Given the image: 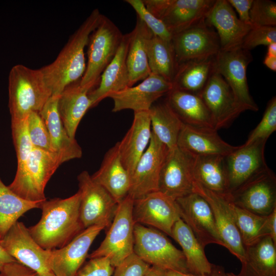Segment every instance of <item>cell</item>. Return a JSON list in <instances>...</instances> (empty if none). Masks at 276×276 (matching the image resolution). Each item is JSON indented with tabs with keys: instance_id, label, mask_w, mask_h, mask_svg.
<instances>
[{
	"instance_id": "6da1fadb",
	"label": "cell",
	"mask_w": 276,
	"mask_h": 276,
	"mask_svg": "<svg viewBox=\"0 0 276 276\" xmlns=\"http://www.w3.org/2000/svg\"><path fill=\"white\" fill-rule=\"evenodd\" d=\"M80 199L78 191L70 197L46 199L42 202L40 219L28 229L43 249L61 248L85 229L80 218Z\"/></svg>"
},
{
	"instance_id": "7a4b0ae2",
	"label": "cell",
	"mask_w": 276,
	"mask_h": 276,
	"mask_svg": "<svg viewBox=\"0 0 276 276\" xmlns=\"http://www.w3.org/2000/svg\"><path fill=\"white\" fill-rule=\"evenodd\" d=\"M102 15L98 9L94 10L70 36L55 60L39 68L52 95L59 96L65 87L82 77L86 66L84 49Z\"/></svg>"
},
{
	"instance_id": "3957f363",
	"label": "cell",
	"mask_w": 276,
	"mask_h": 276,
	"mask_svg": "<svg viewBox=\"0 0 276 276\" xmlns=\"http://www.w3.org/2000/svg\"><path fill=\"white\" fill-rule=\"evenodd\" d=\"M9 108L11 120H22L42 109L52 92L40 69L14 65L8 78Z\"/></svg>"
},
{
	"instance_id": "277c9868",
	"label": "cell",
	"mask_w": 276,
	"mask_h": 276,
	"mask_svg": "<svg viewBox=\"0 0 276 276\" xmlns=\"http://www.w3.org/2000/svg\"><path fill=\"white\" fill-rule=\"evenodd\" d=\"M62 163L58 153L34 148L27 158L17 164L15 176L8 187L26 200L43 202L47 199L46 185Z\"/></svg>"
},
{
	"instance_id": "5b68a950",
	"label": "cell",
	"mask_w": 276,
	"mask_h": 276,
	"mask_svg": "<svg viewBox=\"0 0 276 276\" xmlns=\"http://www.w3.org/2000/svg\"><path fill=\"white\" fill-rule=\"evenodd\" d=\"M123 36L119 28L103 15L88 39L87 63L79 81L82 88L90 91L97 86L101 74L114 57Z\"/></svg>"
},
{
	"instance_id": "8992f818",
	"label": "cell",
	"mask_w": 276,
	"mask_h": 276,
	"mask_svg": "<svg viewBox=\"0 0 276 276\" xmlns=\"http://www.w3.org/2000/svg\"><path fill=\"white\" fill-rule=\"evenodd\" d=\"M133 253L143 261L165 270L189 273L181 250L159 230L135 223Z\"/></svg>"
},
{
	"instance_id": "52a82bcc",
	"label": "cell",
	"mask_w": 276,
	"mask_h": 276,
	"mask_svg": "<svg viewBox=\"0 0 276 276\" xmlns=\"http://www.w3.org/2000/svg\"><path fill=\"white\" fill-rule=\"evenodd\" d=\"M133 199L127 195L118 204L106 235L100 246L90 254L89 259L105 257L116 267L133 254Z\"/></svg>"
},
{
	"instance_id": "ba28073f",
	"label": "cell",
	"mask_w": 276,
	"mask_h": 276,
	"mask_svg": "<svg viewBox=\"0 0 276 276\" xmlns=\"http://www.w3.org/2000/svg\"><path fill=\"white\" fill-rule=\"evenodd\" d=\"M80 194L79 213L84 228L101 225L108 228L119 203L103 187L95 182L86 171L78 177Z\"/></svg>"
},
{
	"instance_id": "9c48e42d",
	"label": "cell",
	"mask_w": 276,
	"mask_h": 276,
	"mask_svg": "<svg viewBox=\"0 0 276 276\" xmlns=\"http://www.w3.org/2000/svg\"><path fill=\"white\" fill-rule=\"evenodd\" d=\"M252 59L250 51L242 48L220 50L213 59L214 72L224 78L231 87L236 102L244 111L259 110L250 95L247 81V66Z\"/></svg>"
},
{
	"instance_id": "30bf717a",
	"label": "cell",
	"mask_w": 276,
	"mask_h": 276,
	"mask_svg": "<svg viewBox=\"0 0 276 276\" xmlns=\"http://www.w3.org/2000/svg\"><path fill=\"white\" fill-rule=\"evenodd\" d=\"M216 0H143L172 34L205 19Z\"/></svg>"
},
{
	"instance_id": "8fae6325",
	"label": "cell",
	"mask_w": 276,
	"mask_h": 276,
	"mask_svg": "<svg viewBox=\"0 0 276 276\" xmlns=\"http://www.w3.org/2000/svg\"><path fill=\"white\" fill-rule=\"evenodd\" d=\"M235 205L260 216L276 209V177L268 167L226 196Z\"/></svg>"
},
{
	"instance_id": "7c38bea8",
	"label": "cell",
	"mask_w": 276,
	"mask_h": 276,
	"mask_svg": "<svg viewBox=\"0 0 276 276\" xmlns=\"http://www.w3.org/2000/svg\"><path fill=\"white\" fill-rule=\"evenodd\" d=\"M171 43L178 65L214 57L220 50L218 35L205 19L173 34Z\"/></svg>"
},
{
	"instance_id": "4fadbf2b",
	"label": "cell",
	"mask_w": 276,
	"mask_h": 276,
	"mask_svg": "<svg viewBox=\"0 0 276 276\" xmlns=\"http://www.w3.org/2000/svg\"><path fill=\"white\" fill-rule=\"evenodd\" d=\"M0 243L17 262L35 272H52V250L41 247L33 238L23 222L17 221L0 240Z\"/></svg>"
},
{
	"instance_id": "5bb4252c",
	"label": "cell",
	"mask_w": 276,
	"mask_h": 276,
	"mask_svg": "<svg viewBox=\"0 0 276 276\" xmlns=\"http://www.w3.org/2000/svg\"><path fill=\"white\" fill-rule=\"evenodd\" d=\"M195 157L177 146L169 149L162 168L158 191L172 199L194 192Z\"/></svg>"
},
{
	"instance_id": "9a60e30c",
	"label": "cell",
	"mask_w": 276,
	"mask_h": 276,
	"mask_svg": "<svg viewBox=\"0 0 276 276\" xmlns=\"http://www.w3.org/2000/svg\"><path fill=\"white\" fill-rule=\"evenodd\" d=\"M168 151L151 131L149 144L130 175L128 195L133 200L158 191L159 175Z\"/></svg>"
},
{
	"instance_id": "2e32d148",
	"label": "cell",
	"mask_w": 276,
	"mask_h": 276,
	"mask_svg": "<svg viewBox=\"0 0 276 276\" xmlns=\"http://www.w3.org/2000/svg\"><path fill=\"white\" fill-rule=\"evenodd\" d=\"M132 215L134 223L150 226L170 237L180 218L176 201L159 191L133 200Z\"/></svg>"
},
{
	"instance_id": "e0dca14e",
	"label": "cell",
	"mask_w": 276,
	"mask_h": 276,
	"mask_svg": "<svg viewBox=\"0 0 276 276\" xmlns=\"http://www.w3.org/2000/svg\"><path fill=\"white\" fill-rule=\"evenodd\" d=\"M175 201L180 218L189 226L203 248L212 243L224 246L211 208L203 197L193 192Z\"/></svg>"
},
{
	"instance_id": "ac0fdd59",
	"label": "cell",
	"mask_w": 276,
	"mask_h": 276,
	"mask_svg": "<svg viewBox=\"0 0 276 276\" xmlns=\"http://www.w3.org/2000/svg\"><path fill=\"white\" fill-rule=\"evenodd\" d=\"M194 192L200 195L210 205L224 247L242 263L245 248L236 225L232 203L226 196L216 194L196 181Z\"/></svg>"
},
{
	"instance_id": "d6986e66",
	"label": "cell",
	"mask_w": 276,
	"mask_h": 276,
	"mask_svg": "<svg viewBox=\"0 0 276 276\" xmlns=\"http://www.w3.org/2000/svg\"><path fill=\"white\" fill-rule=\"evenodd\" d=\"M173 89V85L163 77L151 73L141 83L111 94L114 112L130 109L134 112L149 111L152 105Z\"/></svg>"
},
{
	"instance_id": "ffe728a7",
	"label": "cell",
	"mask_w": 276,
	"mask_h": 276,
	"mask_svg": "<svg viewBox=\"0 0 276 276\" xmlns=\"http://www.w3.org/2000/svg\"><path fill=\"white\" fill-rule=\"evenodd\" d=\"M208 108L214 129L228 126L244 111L233 93L218 73L213 72L199 95Z\"/></svg>"
},
{
	"instance_id": "44dd1931",
	"label": "cell",
	"mask_w": 276,
	"mask_h": 276,
	"mask_svg": "<svg viewBox=\"0 0 276 276\" xmlns=\"http://www.w3.org/2000/svg\"><path fill=\"white\" fill-rule=\"evenodd\" d=\"M266 143L259 141L247 145L243 144L225 156L228 194L268 167L264 156Z\"/></svg>"
},
{
	"instance_id": "7402d4cb",
	"label": "cell",
	"mask_w": 276,
	"mask_h": 276,
	"mask_svg": "<svg viewBox=\"0 0 276 276\" xmlns=\"http://www.w3.org/2000/svg\"><path fill=\"white\" fill-rule=\"evenodd\" d=\"M105 227L94 225L85 228L68 243L52 250L51 270L56 276H76L94 240Z\"/></svg>"
},
{
	"instance_id": "603a6c76",
	"label": "cell",
	"mask_w": 276,
	"mask_h": 276,
	"mask_svg": "<svg viewBox=\"0 0 276 276\" xmlns=\"http://www.w3.org/2000/svg\"><path fill=\"white\" fill-rule=\"evenodd\" d=\"M205 21L216 31L220 50L223 51L241 48L244 37L252 28L239 19L227 0H216Z\"/></svg>"
},
{
	"instance_id": "cb8c5ba5",
	"label": "cell",
	"mask_w": 276,
	"mask_h": 276,
	"mask_svg": "<svg viewBox=\"0 0 276 276\" xmlns=\"http://www.w3.org/2000/svg\"><path fill=\"white\" fill-rule=\"evenodd\" d=\"M130 33L123 34L119 48L112 60L101 75L96 88L88 93L92 108L111 94L129 87V77L126 58Z\"/></svg>"
},
{
	"instance_id": "d4e9b609",
	"label": "cell",
	"mask_w": 276,
	"mask_h": 276,
	"mask_svg": "<svg viewBox=\"0 0 276 276\" xmlns=\"http://www.w3.org/2000/svg\"><path fill=\"white\" fill-rule=\"evenodd\" d=\"M177 146L195 157L218 155L226 156L238 148L223 141L213 128L196 127L183 124Z\"/></svg>"
},
{
	"instance_id": "484cf974",
	"label": "cell",
	"mask_w": 276,
	"mask_h": 276,
	"mask_svg": "<svg viewBox=\"0 0 276 276\" xmlns=\"http://www.w3.org/2000/svg\"><path fill=\"white\" fill-rule=\"evenodd\" d=\"M151 137L149 111L134 112L131 127L118 142L122 162L130 175L146 150Z\"/></svg>"
},
{
	"instance_id": "4316f807",
	"label": "cell",
	"mask_w": 276,
	"mask_h": 276,
	"mask_svg": "<svg viewBox=\"0 0 276 276\" xmlns=\"http://www.w3.org/2000/svg\"><path fill=\"white\" fill-rule=\"evenodd\" d=\"M91 177L107 191L118 203L128 195L130 177L122 162L118 143L106 153L100 168Z\"/></svg>"
},
{
	"instance_id": "83f0119b",
	"label": "cell",
	"mask_w": 276,
	"mask_h": 276,
	"mask_svg": "<svg viewBox=\"0 0 276 276\" xmlns=\"http://www.w3.org/2000/svg\"><path fill=\"white\" fill-rule=\"evenodd\" d=\"M59 96L52 95L39 114L48 130L53 149L61 156L63 163L80 158L82 151L76 139L68 135L63 125L58 109Z\"/></svg>"
},
{
	"instance_id": "f1b7e54d",
	"label": "cell",
	"mask_w": 276,
	"mask_h": 276,
	"mask_svg": "<svg viewBox=\"0 0 276 276\" xmlns=\"http://www.w3.org/2000/svg\"><path fill=\"white\" fill-rule=\"evenodd\" d=\"M166 96L167 102L183 124L214 129L210 111L199 95L173 88Z\"/></svg>"
},
{
	"instance_id": "f546056e",
	"label": "cell",
	"mask_w": 276,
	"mask_h": 276,
	"mask_svg": "<svg viewBox=\"0 0 276 276\" xmlns=\"http://www.w3.org/2000/svg\"><path fill=\"white\" fill-rule=\"evenodd\" d=\"M79 81L65 87L59 95L58 101V109L62 122L68 135L72 139H75L82 118L92 108L89 91L80 85Z\"/></svg>"
},
{
	"instance_id": "4dcf8cb0",
	"label": "cell",
	"mask_w": 276,
	"mask_h": 276,
	"mask_svg": "<svg viewBox=\"0 0 276 276\" xmlns=\"http://www.w3.org/2000/svg\"><path fill=\"white\" fill-rule=\"evenodd\" d=\"M153 33L137 17L133 30L130 32V40L126 58L129 77V87L146 79L150 74L147 44Z\"/></svg>"
},
{
	"instance_id": "1f68e13d",
	"label": "cell",
	"mask_w": 276,
	"mask_h": 276,
	"mask_svg": "<svg viewBox=\"0 0 276 276\" xmlns=\"http://www.w3.org/2000/svg\"><path fill=\"white\" fill-rule=\"evenodd\" d=\"M239 276H276V244L265 236L245 247Z\"/></svg>"
},
{
	"instance_id": "d6a6232c",
	"label": "cell",
	"mask_w": 276,
	"mask_h": 276,
	"mask_svg": "<svg viewBox=\"0 0 276 276\" xmlns=\"http://www.w3.org/2000/svg\"><path fill=\"white\" fill-rule=\"evenodd\" d=\"M172 237L181 246L189 273L202 275L209 273L213 264L208 260L204 248L189 226L181 219L174 223Z\"/></svg>"
},
{
	"instance_id": "836d02e7",
	"label": "cell",
	"mask_w": 276,
	"mask_h": 276,
	"mask_svg": "<svg viewBox=\"0 0 276 276\" xmlns=\"http://www.w3.org/2000/svg\"><path fill=\"white\" fill-rule=\"evenodd\" d=\"M194 178L205 188L221 195L228 194L225 156L218 155L195 157Z\"/></svg>"
},
{
	"instance_id": "e575fe53",
	"label": "cell",
	"mask_w": 276,
	"mask_h": 276,
	"mask_svg": "<svg viewBox=\"0 0 276 276\" xmlns=\"http://www.w3.org/2000/svg\"><path fill=\"white\" fill-rule=\"evenodd\" d=\"M157 101L149 110L151 131L169 150L172 149L177 147L183 123L166 100L163 102Z\"/></svg>"
},
{
	"instance_id": "d590c367",
	"label": "cell",
	"mask_w": 276,
	"mask_h": 276,
	"mask_svg": "<svg viewBox=\"0 0 276 276\" xmlns=\"http://www.w3.org/2000/svg\"><path fill=\"white\" fill-rule=\"evenodd\" d=\"M214 57L189 61L178 65L173 88L200 95L213 73Z\"/></svg>"
},
{
	"instance_id": "8d00e7d4",
	"label": "cell",
	"mask_w": 276,
	"mask_h": 276,
	"mask_svg": "<svg viewBox=\"0 0 276 276\" xmlns=\"http://www.w3.org/2000/svg\"><path fill=\"white\" fill-rule=\"evenodd\" d=\"M147 49L151 73L172 83L178 64L171 41L153 35L147 41Z\"/></svg>"
},
{
	"instance_id": "74e56055",
	"label": "cell",
	"mask_w": 276,
	"mask_h": 276,
	"mask_svg": "<svg viewBox=\"0 0 276 276\" xmlns=\"http://www.w3.org/2000/svg\"><path fill=\"white\" fill-rule=\"evenodd\" d=\"M43 202L26 200L6 186L0 177V240L28 211L40 208Z\"/></svg>"
},
{
	"instance_id": "f35d334b",
	"label": "cell",
	"mask_w": 276,
	"mask_h": 276,
	"mask_svg": "<svg viewBox=\"0 0 276 276\" xmlns=\"http://www.w3.org/2000/svg\"><path fill=\"white\" fill-rule=\"evenodd\" d=\"M232 206L236 225L244 248L267 236L265 228L266 216L252 213L233 203Z\"/></svg>"
},
{
	"instance_id": "ab89813d",
	"label": "cell",
	"mask_w": 276,
	"mask_h": 276,
	"mask_svg": "<svg viewBox=\"0 0 276 276\" xmlns=\"http://www.w3.org/2000/svg\"><path fill=\"white\" fill-rule=\"evenodd\" d=\"M276 130V98L273 97L268 102L263 117L250 132L244 145L259 141H267Z\"/></svg>"
},
{
	"instance_id": "60d3db41",
	"label": "cell",
	"mask_w": 276,
	"mask_h": 276,
	"mask_svg": "<svg viewBox=\"0 0 276 276\" xmlns=\"http://www.w3.org/2000/svg\"><path fill=\"white\" fill-rule=\"evenodd\" d=\"M134 10L139 17L149 28L153 34L165 40L171 41L173 34L164 22L154 16L146 7L143 0H126Z\"/></svg>"
},
{
	"instance_id": "b9f144b4",
	"label": "cell",
	"mask_w": 276,
	"mask_h": 276,
	"mask_svg": "<svg viewBox=\"0 0 276 276\" xmlns=\"http://www.w3.org/2000/svg\"><path fill=\"white\" fill-rule=\"evenodd\" d=\"M11 130L17 164L24 162L34 148L28 128L27 118L11 120Z\"/></svg>"
},
{
	"instance_id": "7bdbcfd3",
	"label": "cell",
	"mask_w": 276,
	"mask_h": 276,
	"mask_svg": "<svg viewBox=\"0 0 276 276\" xmlns=\"http://www.w3.org/2000/svg\"><path fill=\"white\" fill-rule=\"evenodd\" d=\"M29 135L34 148L54 152L50 135L41 116L37 112H31L27 117Z\"/></svg>"
},
{
	"instance_id": "ee69618b",
	"label": "cell",
	"mask_w": 276,
	"mask_h": 276,
	"mask_svg": "<svg viewBox=\"0 0 276 276\" xmlns=\"http://www.w3.org/2000/svg\"><path fill=\"white\" fill-rule=\"evenodd\" d=\"M252 27H276V4L269 0H253L249 12Z\"/></svg>"
},
{
	"instance_id": "f6af8a7d",
	"label": "cell",
	"mask_w": 276,
	"mask_h": 276,
	"mask_svg": "<svg viewBox=\"0 0 276 276\" xmlns=\"http://www.w3.org/2000/svg\"><path fill=\"white\" fill-rule=\"evenodd\" d=\"M276 42V27H252L244 37L241 48L248 51L260 45Z\"/></svg>"
},
{
	"instance_id": "bcb514c9",
	"label": "cell",
	"mask_w": 276,
	"mask_h": 276,
	"mask_svg": "<svg viewBox=\"0 0 276 276\" xmlns=\"http://www.w3.org/2000/svg\"><path fill=\"white\" fill-rule=\"evenodd\" d=\"M150 266L133 253L114 267L113 276H144Z\"/></svg>"
},
{
	"instance_id": "7dc6e473",
	"label": "cell",
	"mask_w": 276,
	"mask_h": 276,
	"mask_svg": "<svg viewBox=\"0 0 276 276\" xmlns=\"http://www.w3.org/2000/svg\"><path fill=\"white\" fill-rule=\"evenodd\" d=\"M114 267L105 257L90 259L78 271L76 276H111Z\"/></svg>"
},
{
	"instance_id": "c3c4849f",
	"label": "cell",
	"mask_w": 276,
	"mask_h": 276,
	"mask_svg": "<svg viewBox=\"0 0 276 276\" xmlns=\"http://www.w3.org/2000/svg\"><path fill=\"white\" fill-rule=\"evenodd\" d=\"M239 15V19L243 23L251 25L249 12L253 0H227Z\"/></svg>"
},
{
	"instance_id": "681fc988",
	"label": "cell",
	"mask_w": 276,
	"mask_h": 276,
	"mask_svg": "<svg viewBox=\"0 0 276 276\" xmlns=\"http://www.w3.org/2000/svg\"><path fill=\"white\" fill-rule=\"evenodd\" d=\"M34 271L18 262L6 265L0 271V276H32Z\"/></svg>"
},
{
	"instance_id": "f907efd6",
	"label": "cell",
	"mask_w": 276,
	"mask_h": 276,
	"mask_svg": "<svg viewBox=\"0 0 276 276\" xmlns=\"http://www.w3.org/2000/svg\"><path fill=\"white\" fill-rule=\"evenodd\" d=\"M166 276H227L224 268L219 265L213 264L211 272L205 274L196 275L190 273H183L176 271L167 270Z\"/></svg>"
},
{
	"instance_id": "816d5d0a",
	"label": "cell",
	"mask_w": 276,
	"mask_h": 276,
	"mask_svg": "<svg viewBox=\"0 0 276 276\" xmlns=\"http://www.w3.org/2000/svg\"><path fill=\"white\" fill-rule=\"evenodd\" d=\"M265 228L267 235L270 236L276 244V209L266 216Z\"/></svg>"
},
{
	"instance_id": "f5cc1de1",
	"label": "cell",
	"mask_w": 276,
	"mask_h": 276,
	"mask_svg": "<svg viewBox=\"0 0 276 276\" xmlns=\"http://www.w3.org/2000/svg\"><path fill=\"white\" fill-rule=\"evenodd\" d=\"M16 261L7 252L0 243V271L7 264Z\"/></svg>"
},
{
	"instance_id": "db71d44e",
	"label": "cell",
	"mask_w": 276,
	"mask_h": 276,
	"mask_svg": "<svg viewBox=\"0 0 276 276\" xmlns=\"http://www.w3.org/2000/svg\"><path fill=\"white\" fill-rule=\"evenodd\" d=\"M166 271L159 267L151 266L144 276H166Z\"/></svg>"
},
{
	"instance_id": "11a10c76",
	"label": "cell",
	"mask_w": 276,
	"mask_h": 276,
	"mask_svg": "<svg viewBox=\"0 0 276 276\" xmlns=\"http://www.w3.org/2000/svg\"><path fill=\"white\" fill-rule=\"evenodd\" d=\"M263 64L272 71H276V57L266 55L263 61Z\"/></svg>"
},
{
	"instance_id": "9f6ffc18",
	"label": "cell",
	"mask_w": 276,
	"mask_h": 276,
	"mask_svg": "<svg viewBox=\"0 0 276 276\" xmlns=\"http://www.w3.org/2000/svg\"><path fill=\"white\" fill-rule=\"evenodd\" d=\"M266 55L276 57V42L270 43L267 45V52Z\"/></svg>"
},
{
	"instance_id": "6f0895ef",
	"label": "cell",
	"mask_w": 276,
	"mask_h": 276,
	"mask_svg": "<svg viewBox=\"0 0 276 276\" xmlns=\"http://www.w3.org/2000/svg\"><path fill=\"white\" fill-rule=\"evenodd\" d=\"M32 276H56L53 272L46 273H38L35 272Z\"/></svg>"
},
{
	"instance_id": "680465c9",
	"label": "cell",
	"mask_w": 276,
	"mask_h": 276,
	"mask_svg": "<svg viewBox=\"0 0 276 276\" xmlns=\"http://www.w3.org/2000/svg\"><path fill=\"white\" fill-rule=\"evenodd\" d=\"M226 274L227 276H239L237 274H236L233 272H228V273H226Z\"/></svg>"
}]
</instances>
